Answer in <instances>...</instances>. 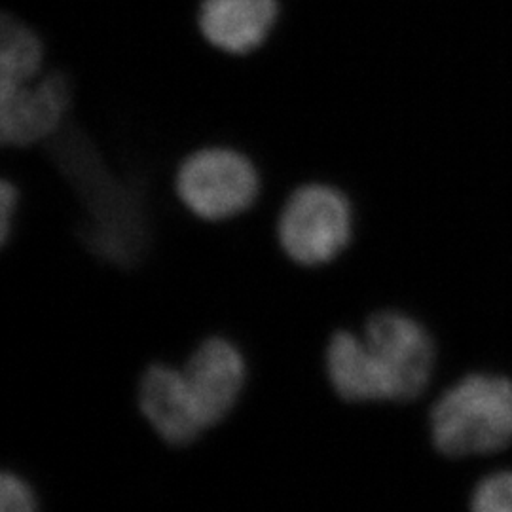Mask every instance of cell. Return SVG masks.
Returning <instances> with one entry per match:
<instances>
[{
    "mask_svg": "<svg viewBox=\"0 0 512 512\" xmlns=\"http://www.w3.org/2000/svg\"><path fill=\"white\" fill-rule=\"evenodd\" d=\"M431 437L452 458L492 454L512 442V384L473 374L452 385L431 412Z\"/></svg>",
    "mask_w": 512,
    "mask_h": 512,
    "instance_id": "obj_1",
    "label": "cell"
},
{
    "mask_svg": "<svg viewBox=\"0 0 512 512\" xmlns=\"http://www.w3.org/2000/svg\"><path fill=\"white\" fill-rule=\"evenodd\" d=\"M281 253L304 270L329 268L355 241V209L348 194L327 183L294 188L275 219Z\"/></svg>",
    "mask_w": 512,
    "mask_h": 512,
    "instance_id": "obj_2",
    "label": "cell"
},
{
    "mask_svg": "<svg viewBox=\"0 0 512 512\" xmlns=\"http://www.w3.org/2000/svg\"><path fill=\"white\" fill-rule=\"evenodd\" d=\"M262 181L255 162L238 148L209 145L184 158L175 192L184 207L205 222H226L251 211Z\"/></svg>",
    "mask_w": 512,
    "mask_h": 512,
    "instance_id": "obj_3",
    "label": "cell"
},
{
    "mask_svg": "<svg viewBox=\"0 0 512 512\" xmlns=\"http://www.w3.org/2000/svg\"><path fill=\"white\" fill-rule=\"evenodd\" d=\"M69 110V82L52 69L23 84L0 86V147H37L52 139Z\"/></svg>",
    "mask_w": 512,
    "mask_h": 512,
    "instance_id": "obj_4",
    "label": "cell"
},
{
    "mask_svg": "<svg viewBox=\"0 0 512 512\" xmlns=\"http://www.w3.org/2000/svg\"><path fill=\"white\" fill-rule=\"evenodd\" d=\"M363 336L389 376L397 401L423 393L435 365V346L425 327L406 313L384 310L368 319Z\"/></svg>",
    "mask_w": 512,
    "mask_h": 512,
    "instance_id": "obj_5",
    "label": "cell"
},
{
    "mask_svg": "<svg viewBox=\"0 0 512 512\" xmlns=\"http://www.w3.org/2000/svg\"><path fill=\"white\" fill-rule=\"evenodd\" d=\"M183 372L209 429L226 420L239 403L247 382V361L232 340L213 336L190 355Z\"/></svg>",
    "mask_w": 512,
    "mask_h": 512,
    "instance_id": "obj_6",
    "label": "cell"
},
{
    "mask_svg": "<svg viewBox=\"0 0 512 512\" xmlns=\"http://www.w3.org/2000/svg\"><path fill=\"white\" fill-rule=\"evenodd\" d=\"M139 408L154 433L171 446L192 444L207 429L183 368L148 366L139 382Z\"/></svg>",
    "mask_w": 512,
    "mask_h": 512,
    "instance_id": "obj_7",
    "label": "cell"
},
{
    "mask_svg": "<svg viewBox=\"0 0 512 512\" xmlns=\"http://www.w3.org/2000/svg\"><path fill=\"white\" fill-rule=\"evenodd\" d=\"M279 16L281 0H202L198 25L213 48L249 55L270 40Z\"/></svg>",
    "mask_w": 512,
    "mask_h": 512,
    "instance_id": "obj_8",
    "label": "cell"
},
{
    "mask_svg": "<svg viewBox=\"0 0 512 512\" xmlns=\"http://www.w3.org/2000/svg\"><path fill=\"white\" fill-rule=\"evenodd\" d=\"M325 370L334 393L348 403L397 401L393 384L365 336L351 330L332 334L325 351Z\"/></svg>",
    "mask_w": 512,
    "mask_h": 512,
    "instance_id": "obj_9",
    "label": "cell"
},
{
    "mask_svg": "<svg viewBox=\"0 0 512 512\" xmlns=\"http://www.w3.org/2000/svg\"><path fill=\"white\" fill-rule=\"evenodd\" d=\"M46 67V44L33 27L0 16V86L35 80Z\"/></svg>",
    "mask_w": 512,
    "mask_h": 512,
    "instance_id": "obj_10",
    "label": "cell"
},
{
    "mask_svg": "<svg viewBox=\"0 0 512 512\" xmlns=\"http://www.w3.org/2000/svg\"><path fill=\"white\" fill-rule=\"evenodd\" d=\"M473 512H512V471L488 476L478 484Z\"/></svg>",
    "mask_w": 512,
    "mask_h": 512,
    "instance_id": "obj_11",
    "label": "cell"
},
{
    "mask_svg": "<svg viewBox=\"0 0 512 512\" xmlns=\"http://www.w3.org/2000/svg\"><path fill=\"white\" fill-rule=\"evenodd\" d=\"M0 512H38L33 486L18 473H4L0 478Z\"/></svg>",
    "mask_w": 512,
    "mask_h": 512,
    "instance_id": "obj_12",
    "label": "cell"
}]
</instances>
